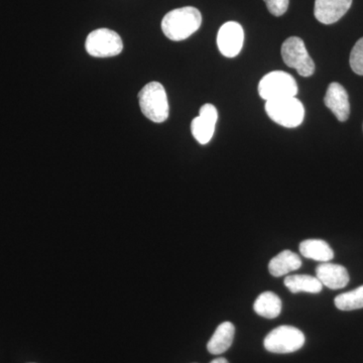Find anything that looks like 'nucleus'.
Listing matches in <instances>:
<instances>
[{"instance_id":"f257e3e1","label":"nucleus","mask_w":363,"mask_h":363,"mask_svg":"<svg viewBox=\"0 0 363 363\" xmlns=\"http://www.w3.org/2000/svg\"><path fill=\"white\" fill-rule=\"evenodd\" d=\"M201 25V13L196 7L185 6L167 13L162 21V30L169 40L180 42L197 32Z\"/></svg>"},{"instance_id":"f03ea898","label":"nucleus","mask_w":363,"mask_h":363,"mask_svg":"<svg viewBox=\"0 0 363 363\" xmlns=\"http://www.w3.org/2000/svg\"><path fill=\"white\" fill-rule=\"evenodd\" d=\"M140 111L152 123H162L169 117L168 96L164 86L159 82H150L138 94Z\"/></svg>"},{"instance_id":"7ed1b4c3","label":"nucleus","mask_w":363,"mask_h":363,"mask_svg":"<svg viewBox=\"0 0 363 363\" xmlns=\"http://www.w3.org/2000/svg\"><path fill=\"white\" fill-rule=\"evenodd\" d=\"M264 108L269 118L284 128H297L304 121V106L296 97L267 101Z\"/></svg>"},{"instance_id":"20e7f679","label":"nucleus","mask_w":363,"mask_h":363,"mask_svg":"<svg viewBox=\"0 0 363 363\" xmlns=\"http://www.w3.org/2000/svg\"><path fill=\"white\" fill-rule=\"evenodd\" d=\"M305 340L302 331L296 327L284 325L267 334L264 345L269 352L288 354L300 350L304 346Z\"/></svg>"},{"instance_id":"39448f33","label":"nucleus","mask_w":363,"mask_h":363,"mask_svg":"<svg viewBox=\"0 0 363 363\" xmlns=\"http://www.w3.org/2000/svg\"><path fill=\"white\" fill-rule=\"evenodd\" d=\"M260 97L267 101L296 97L298 85L292 75L283 71H274L267 74L259 84Z\"/></svg>"},{"instance_id":"423d86ee","label":"nucleus","mask_w":363,"mask_h":363,"mask_svg":"<svg viewBox=\"0 0 363 363\" xmlns=\"http://www.w3.org/2000/svg\"><path fill=\"white\" fill-rule=\"evenodd\" d=\"M85 49L92 57L109 58L123 52V43L121 35L114 30L98 28L88 35Z\"/></svg>"},{"instance_id":"0eeeda50","label":"nucleus","mask_w":363,"mask_h":363,"mask_svg":"<svg viewBox=\"0 0 363 363\" xmlns=\"http://www.w3.org/2000/svg\"><path fill=\"white\" fill-rule=\"evenodd\" d=\"M281 57L286 66L295 69L302 77L314 74L315 64L307 51L304 40L298 37L286 39L281 45Z\"/></svg>"},{"instance_id":"6e6552de","label":"nucleus","mask_w":363,"mask_h":363,"mask_svg":"<svg viewBox=\"0 0 363 363\" xmlns=\"http://www.w3.org/2000/svg\"><path fill=\"white\" fill-rule=\"evenodd\" d=\"M245 43L242 26L235 21L224 23L217 33V45L219 51L227 58H233L240 54Z\"/></svg>"},{"instance_id":"1a4fd4ad","label":"nucleus","mask_w":363,"mask_h":363,"mask_svg":"<svg viewBox=\"0 0 363 363\" xmlns=\"http://www.w3.org/2000/svg\"><path fill=\"white\" fill-rule=\"evenodd\" d=\"M218 119L216 107L212 104L203 105L199 116L195 117L191 123V133L195 140L201 145H206L213 138L215 126Z\"/></svg>"},{"instance_id":"9d476101","label":"nucleus","mask_w":363,"mask_h":363,"mask_svg":"<svg viewBox=\"0 0 363 363\" xmlns=\"http://www.w3.org/2000/svg\"><path fill=\"white\" fill-rule=\"evenodd\" d=\"M352 0H315L314 16L324 25H332L350 11Z\"/></svg>"},{"instance_id":"9b49d317","label":"nucleus","mask_w":363,"mask_h":363,"mask_svg":"<svg viewBox=\"0 0 363 363\" xmlns=\"http://www.w3.org/2000/svg\"><path fill=\"white\" fill-rule=\"evenodd\" d=\"M324 104L328 107L339 121H346L350 114V97L347 91L337 82L328 86Z\"/></svg>"},{"instance_id":"f8f14e48","label":"nucleus","mask_w":363,"mask_h":363,"mask_svg":"<svg viewBox=\"0 0 363 363\" xmlns=\"http://www.w3.org/2000/svg\"><path fill=\"white\" fill-rule=\"evenodd\" d=\"M316 278L322 285L331 290H340L350 283L347 269L340 264L322 262L316 267Z\"/></svg>"},{"instance_id":"ddd939ff","label":"nucleus","mask_w":363,"mask_h":363,"mask_svg":"<svg viewBox=\"0 0 363 363\" xmlns=\"http://www.w3.org/2000/svg\"><path fill=\"white\" fill-rule=\"evenodd\" d=\"M235 327L231 322H223L217 327L213 336L207 344V350L211 354L219 355L225 352L233 345Z\"/></svg>"},{"instance_id":"4468645a","label":"nucleus","mask_w":363,"mask_h":363,"mask_svg":"<svg viewBox=\"0 0 363 363\" xmlns=\"http://www.w3.org/2000/svg\"><path fill=\"white\" fill-rule=\"evenodd\" d=\"M301 266H302V260L297 253L286 250L272 257L269 264V272L272 276L279 278V277L297 271Z\"/></svg>"},{"instance_id":"2eb2a0df","label":"nucleus","mask_w":363,"mask_h":363,"mask_svg":"<svg viewBox=\"0 0 363 363\" xmlns=\"http://www.w3.org/2000/svg\"><path fill=\"white\" fill-rule=\"evenodd\" d=\"M300 252L306 259L320 262H330L334 252L330 245L322 240H307L300 243Z\"/></svg>"},{"instance_id":"dca6fc26","label":"nucleus","mask_w":363,"mask_h":363,"mask_svg":"<svg viewBox=\"0 0 363 363\" xmlns=\"http://www.w3.org/2000/svg\"><path fill=\"white\" fill-rule=\"evenodd\" d=\"M285 286L291 293L318 294L321 292L323 285L316 277L309 274H292L285 279Z\"/></svg>"},{"instance_id":"f3484780","label":"nucleus","mask_w":363,"mask_h":363,"mask_svg":"<svg viewBox=\"0 0 363 363\" xmlns=\"http://www.w3.org/2000/svg\"><path fill=\"white\" fill-rule=\"evenodd\" d=\"M253 309L259 316L267 319H274L281 314V301L277 294L272 292H264L260 294L255 300Z\"/></svg>"},{"instance_id":"a211bd4d","label":"nucleus","mask_w":363,"mask_h":363,"mask_svg":"<svg viewBox=\"0 0 363 363\" xmlns=\"http://www.w3.org/2000/svg\"><path fill=\"white\" fill-rule=\"evenodd\" d=\"M336 308L341 311H353L363 308V286L350 292L343 293L334 300Z\"/></svg>"},{"instance_id":"6ab92c4d","label":"nucleus","mask_w":363,"mask_h":363,"mask_svg":"<svg viewBox=\"0 0 363 363\" xmlns=\"http://www.w3.org/2000/svg\"><path fill=\"white\" fill-rule=\"evenodd\" d=\"M350 67L357 75L363 76V38L358 40L350 54Z\"/></svg>"},{"instance_id":"aec40b11","label":"nucleus","mask_w":363,"mask_h":363,"mask_svg":"<svg viewBox=\"0 0 363 363\" xmlns=\"http://www.w3.org/2000/svg\"><path fill=\"white\" fill-rule=\"evenodd\" d=\"M269 13L274 16H281L288 11L290 0H264Z\"/></svg>"},{"instance_id":"412c9836","label":"nucleus","mask_w":363,"mask_h":363,"mask_svg":"<svg viewBox=\"0 0 363 363\" xmlns=\"http://www.w3.org/2000/svg\"><path fill=\"white\" fill-rule=\"evenodd\" d=\"M210 363H229L228 360L223 357L216 358V359L212 360Z\"/></svg>"}]
</instances>
